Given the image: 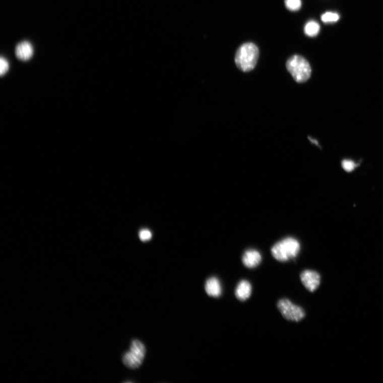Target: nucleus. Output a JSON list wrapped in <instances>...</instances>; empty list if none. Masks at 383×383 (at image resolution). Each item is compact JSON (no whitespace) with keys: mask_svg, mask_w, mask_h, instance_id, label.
<instances>
[{"mask_svg":"<svg viewBox=\"0 0 383 383\" xmlns=\"http://www.w3.org/2000/svg\"><path fill=\"white\" fill-rule=\"evenodd\" d=\"M277 308L286 320L299 322L305 317L304 310L301 306L293 304L290 300L282 299L277 302Z\"/></svg>","mask_w":383,"mask_h":383,"instance_id":"5","label":"nucleus"},{"mask_svg":"<svg viewBox=\"0 0 383 383\" xmlns=\"http://www.w3.org/2000/svg\"><path fill=\"white\" fill-rule=\"evenodd\" d=\"M320 31V25L318 23L314 21L308 22L304 27L305 34L310 37H314L317 35Z\"/></svg>","mask_w":383,"mask_h":383,"instance_id":"11","label":"nucleus"},{"mask_svg":"<svg viewBox=\"0 0 383 383\" xmlns=\"http://www.w3.org/2000/svg\"><path fill=\"white\" fill-rule=\"evenodd\" d=\"M300 244L293 237H286L277 242L272 248V253L278 261L285 262L295 258L300 251Z\"/></svg>","mask_w":383,"mask_h":383,"instance_id":"2","label":"nucleus"},{"mask_svg":"<svg viewBox=\"0 0 383 383\" xmlns=\"http://www.w3.org/2000/svg\"><path fill=\"white\" fill-rule=\"evenodd\" d=\"M252 293V286L246 280H242L238 283L235 291L236 298L241 301H244L250 298Z\"/></svg>","mask_w":383,"mask_h":383,"instance_id":"10","label":"nucleus"},{"mask_svg":"<svg viewBox=\"0 0 383 383\" xmlns=\"http://www.w3.org/2000/svg\"><path fill=\"white\" fill-rule=\"evenodd\" d=\"M0 69H0V74H1L2 76L6 74L9 69V62L3 57H2L1 59H0Z\"/></svg>","mask_w":383,"mask_h":383,"instance_id":"15","label":"nucleus"},{"mask_svg":"<svg viewBox=\"0 0 383 383\" xmlns=\"http://www.w3.org/2000/svg\"><path fill=\"white\" fill-rule=\"evenodd\" d=\"M15 54L19 60L27 61L30 60L34 54V49L31 43L24 41L19 43L15 50Z\"/></svg>","mask_w":383,"mask_h":383,"instance_id":"8","label":"nucleus"},{"mask_svg":"<svg viewBox=\"0 0 383 383\" xmlns=\"http://www.w3.org/2000/svg\"><path fill=\"white\" fill-rule=\"evenodd\" d=\"M146 354L145 345L139 340H134L131 343L130 351L123 356V363L129 368L137 369L141 366Z\"/></svg>","mask_w":383,"mask_h":383,"instance_id":"4","label":"nucleus"},{"mask_svg":"<svg viewBox=\"0 0 383 383\" xmlns=\"http://www.w3.org/2000/svg\"><path fill=\"white\" fill-rule=\"evenodd\" d=\"M139 237L141 240L147 241L152 237V233L148 229H142L139 233Z\"/></svg>","mask_w":383,"mask_h":383,"instance_id":"16","label":"nucleus"},{"mask_svg":"<svg viewBox=\"0 0 383 383\" xmlns=\"http://www.w3.org/2000/svg\"><path fill=\"white\" fill-rule=\"evenodd\" d=\"M339 15L337 13L327 12L323 14L321 17L322 21L325 23H332L338 21Z\"/></svg>","mask_w":383,"mask_h":383,"instance_id":"12","label":"nucleus"},{"mask_svg":"<svg viewBox=\"0 0 383 383\" xmlns=\"http://www.w3.org/2000/svg\"><path fill=\"white\" fill-rule=\"evenodd\" d=\"M286 69L297 83H302L310 78L311 69L309 63L299 55L290 57L286 62Z\"/></svg>","mask_w":383,"mask_h":383,"instance_id":"3","label":"nucleus"},{"mask_svg":"<svg viewBox=\"0 0 383 383\" xmlns=\"http://www.w3.org/2000/svg\"><path fill=\"white\" fill-rule=\"evenodd\" d=\"M243 264L248 268H254L260 265L262 261L261 253L254 249H249L242 256Z\"/></svg>","mask_w":383,"mask_h":383,"instance_id":"7","label":"nucleus"},{"mask_svg":"<svg viewBox=\"0 0 383 383\" xmlns=\"http://www.w3.org/2000/svg\"><path fill=\"white\" fill-rule=\"evenodd\" d=\"M286 7L292 12L298 11L301 7V0H285Z\"/></svg>","mask_w":383,"mask_h":383,"instance_id":"13","label":"nucleus"},{"mask_svg":"<svg viewBox=\"0 0 383 383\" xmlns=\"http://www.w3.org/2000/svg\"><path fill=\"white\" fill-rule=\"evenodd\" d=\"M205 290L208 295L214 298H218L222 293L221 283L217 278L210 277L206 282Z\"/></svg>","mask_w":383,"mask_h":383,"instance_id":"9","label":"nucleus"},{"mask_svg":"<svg viewBox=\"0 0 383 383\" xmlns=\"http://www.w3.org/2000/svg\"><path fill=\"white\" fill-rule=\"evenodd\" d=\"M343 169L348 172H351L354 169L357 165L353 161L350 160H344L342 163Z\"/></svg>","mask_w":383,"mask_h":383,"instance_id":"14","label":"nucleus"},{"mask_svg":"<svg viewBox=\"0 0 383 383\" xmlns=\"http://www.w3.org/2000/svg\"><path fill=\"white\" fill-rule=\"evenodd\" d=\"M258 47L252 43H245L238 48L235 61L237 68L244 72L253 70L259 58Z\"/></svg>","mask_w":383,"mask_h":383,"instance_id":"1","label":"nucleus"},{"mask_svg":"<svg viewBox=\"0 0 383 383\" xmlns=\"http://www.w3.org/2000/svg\"><path fill=\"white\" fill-rule=\"evenodd\" d=\"M300 279L306 290L311 292L317 290L321 284L320 275L311 270L303 271L300 275Z\"/></svg>","mask_w":383,"mask_h":383,"instance_id":"6","label":"nucleus"}]
</instances>
